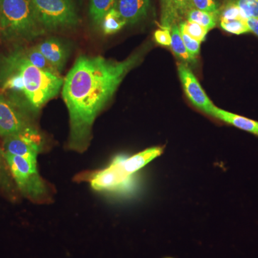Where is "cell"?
<instances>
[{"instance_id":"obj_1","label":"cell","mask_w":258,"mask_h":258,"mask_svg":"<svg viewBox=\"0 0 258 258\" xmlns=\"http://www.w3.org/2000/svg\"><path fill=\"white\" fill-rule=\"evenodd\" d=\"M141 50L122 61L81 55L64 78L62 98L69 113L68 149L87 150L93 123L113 98L126 75L143 58Z\"/></svg>"},{"instance_id":"obj_2","label":"cell","mask_w":258,"mask_h":258,"mask_svg":"<svg viewBox=\"0 0 258 258\" xmlns=\"http://www.w3.org/2000/svg\"><path fill=\"white\" fill-rule=\"evenodd\" d=\"M0 67L13 71L21 77L24 91L20 106L32 116L58 94L63 85L64 79L60 76L37 69L25 57L22 50L13 51L3 57Z\"/></svg>"},{"instance_id":"obj_3","label":"cell","mask_w":258,"mask_h":258,"mask_svg":"<svg viewBox=\"0 0 258 258\" xmlns=\"http://www.w3.org/2000/svg\"><path fill=\"white\" fill-rule=\"evenodd\" d=\"M0 32L10 41H30L45 33L32 0H0Z\"/></svg>"},{"instance_id":"obj_4","label":"cell","mask_w":258,"mask_h":258,"mask_svg":"<svg viewBox=\"0 0 258 258\" xmlns=\"http://www.w3.org/2000/svg\"><path fill=\"white\" fill-rule=\"evenodd\" d=\"M4 154L19 192L38 205L52 203L53 189L40 176L37 170V160L5 153Z\"/></svg>"},{"instance_id":"obj_5","label":"cell","mask_w":258,"mask_h":258,"mask_svg":"<svg viewBox=\"0 0 258 258\" xmlns=\"http://www.w3.org/2000/svg\"><path fill=\"white\" fill-rule=\"evenodd\" d=\"M37 19L46 31L74 28L79 23L73 0H32Z\"/></svg>"},{"instance_id":"obj_6","label":"cell","mask_w":258,"mask_h":258,"mask_svg":"<svg viewBox=\"0 0 258 258\" xmlns=\"http://www.w3.org/2000/svg\"><path fill=\"white\" fill-rule=\"evenodd\" d=\"M32 115L13 100L0 94V136L42 137L34 123Z\"/></svg>"},{"instance_id":"obj_7","label":"cell","mask_w":258,"mask_h":258,"mask_svg":"<svg viewBox=\"0 0 258 258\" xmlns=\"http://www.w3.org/2000/svg\"><path fill=\"white\" fill-rule=\"evenodd\" d=\"M177 71L185 95L190 103L197 109L210 116L215 106L204 91L192 71L184 62L177 63Z\"/></svg>"},{"instance_id":"obj_8","label":"cell","mask_w":258,"mask_h":258,"mask_svg":"<svg viewBox=\"0 0 258 258\" xmlns=\"http://www.w3.org/2000/svg\"><path fill=\"white\" fill-rule=\"evenodd\" d=\"M45 149L43 137H31L15 135L5 137L3 142V152L5 154L19 156L37 160V156Z\"/></svg>"},{"instance_id":"obj_9","label":"cell","mask_w":258,"mask_h":258,"mask_svg":"<svg viewBox=\"0 0 258 258\" xmlns=\"http://www.w3.org/2000/svg\"><path fill=\"white\" fill-rule=\"evenodd\" d=\"M35 46L60 74L63 71L69 56L67 44L57 37H50Z\"/></svg>"},{"instance_id":"obj_10","label":"cell","mask_w":258,"mask_h":258,"mask_svg":"<svg viewBox=\"0 0 258 258\" xmlns=\"http://www.w3.org/2000/svg\"><path fill=\"white\" fill-rule=\"evenodd\" d=\"M191 9V0H161V28L171 30Z\"/></svg>"},{"instance_id":"obj_11","label":"cell","mask_w":258,"mask_h":258,"mask_svg":"<svg viewBox=\"0 0 258 258\" xmlns=\"http://www.w3.org/2000/svg\"><path fill=\"white\" fill-rule=\"evenodd\" d=\"M150 0H118L116 9L127 25H134L147 16Z\"/></svg>"},{"instance_id":"obj_12","label":"cell","mask_w":258,"mask_h":258,"mask_svg":"<svg viewBox=\"0 0 258 258\" xmlns=\"http://www.w3.org/2000/svg\"><path fill=\"white\" fill-rule=\"evenodd\" d=\"M210 116L220 120L225 124L232 125L235 128L258 137L257 120L251 119V118L236 114L232 112L225 111L216 106L214 107L212 109Z\"/></svg>"},{"instance_id":"obj_13","label":"cell","mask_w":258,"mask_h":258,"mask_svg":"<svg viewBox=\"0 0 258 258\" xmlns=\"http://www.w3.org/2000/svg\"><path fill=\"white\" fill-rule=\"evenodd\" d=\"M0 189L12 201L18 199L19 191L5 159L4 152L0 149Z\"/></svg>"},{"instance_id":"obj_14","label":"cell","mask_w":258,"mask_h":258,"mask_svg":"<svg viewBox=\"0 0 258 258\" xmlns=\"http://www.w3.org/2000/svg\"><path fill=\"white\" fill-rule=\"evenodd\" d=\"M171 47L172 49L174 55L180 59L182 62L186 63H195L196 62V58L190 55L188 50H186L182 37H181V32H180L179 25H174L171 27Z\"/></svg>"},{"instance_id":"obj_15","label":"cell","mask_w":258,"mask_h":258,"mask_svg":"<svg viewBox=\"0 0 258 258\" xmlns=\"http://www.w3.org/2000/svg\"><path fill=\"white\" fill-rule=\"evenodd\" d=\"M118 0H90V16L93 23L101 27L105 15L113 8H116Z\"/></svg>"},{"instance_id":"obj_16","label":"cell","mask_w":258,"mask_h":258,"mask_svg":"<svg viewBox=\"0 0 258 258\" xmlns=\"http://www.w3.org/2000/svg\"><path fill=\"white\" fill-rule=\"evenodd\" d=\"M220 13H207L196 9H191L186 13V20L198 23L208 31L216 27Z\"/></svg>"},{"instance_id":"obj_17","label":"cell","mask_w":258,"mask_h":258,"mask_svg":"<svg viewBox=\"0 0 258 258\" xmlns=\"http://www.w3.org/2000/svg\"><path fill=\"white\" fill-rule=\"evenodd\" d=\"M127 25L124 19L122 18L119 12L116 8H113L108 12L103 20L101 25L102 30L105 35H113L120 31L123 27Z\"/></svg>"},{"instance_id":"obj_18","label":"cell","mask_w":258,"mask_h":258,"mask_svg":"<svg viewBox=\"0 0 258 258\" xmlns=\"http://www.w3.org/2000/svg\"><path fill=\"white\" fill-rule=\"evenodd\" d=\"M22 51H23L25 57H26L33 66L37 67V69L45 71V72L60 76V73L47 61V59L44 57V55H42L36 46L24 49V50H22Z\"/></svg>"},{"instance_id":"obj_19","label":"cell","mask_w":258,"mask_h":258,"mask_svg":"<svg viewBox=\"0 0 258 258\" xmlns=\"http://www.w3.org/2000/svg\"><path fill=\"white\" fill-rule=\"evenodd\" d=\"M179 27L180 31L185 32L190 37L201 42V43L206 38L209 32L208 30H206L199 24L187 21V20L181 22L179 23Z\"/></svg>"},{"instance_id":"obj_20","label":"cell","mask_w":258,"mask_h":258,"mask_svg":"<svg viewBox=\"0 0 258 258\" xmlns=\"http://www.w3.org/2000/svg\"><path fill=\"white\" fill-rule=\"evenodd\" d=\"M220 26L225 31L233 35H243L250 32L244 20H220Z\"/></svg>"},{"instance_id":"obj_21","label":"cell","mask_w":258,"mask_h":258,"mask_svg":"<svg viewBox=\"0 0 258 258\" xmlns=\"http://www.w3.org/2000/svg\"><path fill=\"white\" fill-rule=\"evenodd\" d=\"M227 1L238 7L245 20L249 18H258V0H227Z\"/></svg>"},{"instance_id":"obj_22","label":"cell","mask_w":258,"mask_h":258,"mask_svg":"<svg viewBox=\"0 0 258 258\" xmlns=\"http://www.w3.org/2000/svg\"><path fill=\"white\" fill-rule=\"evenodd\" d=\"M220 20H246L238 7L229 1H227L222 9L220 10Z\"/></svg>"},{"instance_id":"obj_23","label":"cell","mask_w":258,"mask_h":258,"mask_svg":"<svg viewBox=\"0 0 258 258\" xmlns=\"http://www.w3.org/2000/svg\"><path fill=\"white\" fill-rule=\"evenodd\" d=\"M192 9L207 12V13H220V8L216 0H191Z\"/></svg>"},{"instance_id":"obj_24","label":"cell","mask_w":258,"mask_h":258,"mask_svg":"<svg viewBox=\"0 0 258 258\" xmlns=\"http://www.w3.org/2000/svg\"><path fill=\"white\" fill-rule=\"evenodd\" d=\"M181 35L186 50H188L190 55L195 57V58H196L199 54H200L201 42L195 40V39H193L192 37H190L189 35H188L187 34L185 33L184 32H181Z\"/></svg>"},{"instance_id":"obj_25","label":"cell","mask_w":258,"mask_h":258,"mask_svg":"<svg viewBox=\"0 0 258 258\" xmlns=\"http://www.w3.org/2000/svg\"><path fill=\"white\" fill-rule=\"evenodd\" d=\"M154 40L159 45L162 46L170 47L171 44V35L170 30L161 28L156 30L154 34Z\"/></svg>"},{"instance_id":"obj_26","label":"cell","mask_w":258,"mask_h":258,"mask_svg":"<svg viewBox=\"0 0 258 258\" xmlns=\"http://www.w3.org/2000/svg\"><path fill=\"white\" fill-rule=\"evenodd\" d=\"M249 31L258 37V18H249L245 20Z\"/></svg>"},{"instance_id":"obj_27","label":"cell","mask_w":258,"mask_h":258,"mask_svg":"<svg viewBox=\"0 0 258 258\" xmlns=\"http://www.w3.org/2000/svg\"><path fill=\"white\" fill-rule=\"evenodd\" d=\"M165 258H173V257H165Z\"/></svg>"}]
</instances>
